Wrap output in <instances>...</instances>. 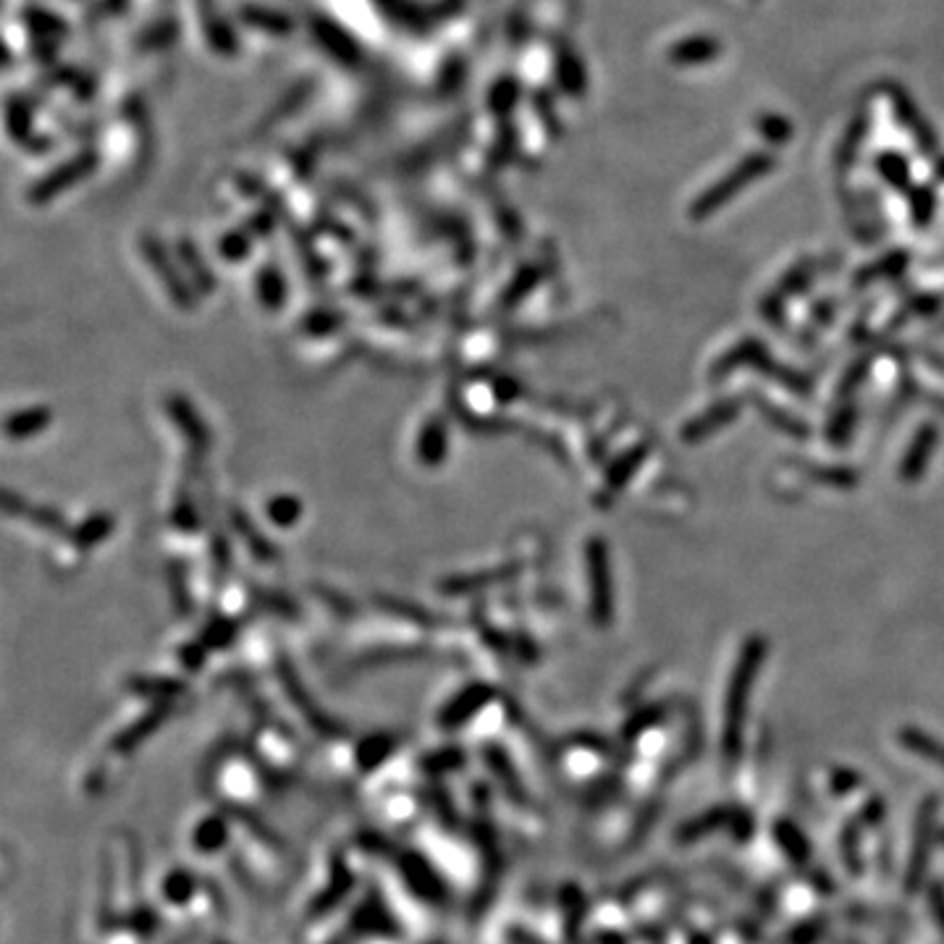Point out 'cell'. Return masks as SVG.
Returning <instances> with one entry per match:
<instances>
[{"label":"cell","instance_id":"3","mask_svg":"<svg viewBox=\"0 0 944 944\" xmlns=\"http://www.w3.org/2000/svg\"><path fill=\"white\" fill-rule=\"evenodd\" d=\"M900 742L908 751H913L916 755H921V758H927L934 766L944 769V742L934 740L931 734L921 732V729H903Z\"/></svg>","mask_w":944,"mask_h":944},{"label":"cell","instance_id":"6","mask_svg":"<svg viewBox=\"0 0 944 944\" xmlns=\"http://www.w3.org/2000/svg\"><path fill=\"white\" fill-rule=\"evenodd\" d=\"M594 583H596V611L598 614H607V604L611 607V596H609V577H607V559H604V549H594Z\"/></svg>","mask_w":944,"mask_h":944},{"label":"cell","instance_id":"5","mask_svg":"<svg viewBox=\"0 0 944 944\" xmlns=\"http://www.w3.org/2000/svg\"><path fill=\"white\" fill-rule=\"evenodd\" d=\"M732 816H734V811H727V809L706 811V813H703V816L693 818V822H688L685 826H682V829H680V843H693V839L706 837L708 832L719 829V826H725L727 822H732Z\"/></svg>","mask_w":944,"mask_h":944},{"label":"cell","instance_id":"2","mask_svg":"<svg viewBox=\"0 0 944 944\" xmlns=\"http://www.w3.org/2000/svg\"><path fill=\"white\" fill-rule=\"evenodd\" d=\"M931 824H934V800H929L927 805H921V816H918L916 843L908 865V889H918L923 874H927V863L931 852Z\"/></svg>","mask_w":944,"mask_h":944},{"label":"cell","instance_id":"4","mask_svg":"<svg viewBox=\"0 0 944 944\" xmlns=\"http://www.w3.org/2000/svg\"><path fill=\"white\" fill-rule=\"evenodd\" d=\"M774 835H777L779 848L785 850V856L790 858L792 863L803 865L805 861H809L811 848H809V843H805L803 832H800L798 826H792L790 822H779L777 826H774Z\"/></svg>","mask_w":944,"mask_h":944},{"label":"cell","instance_id":"7","mask_svg":"<svg viewBox=\"0 0 944 944\" xmlns=\"http://www.w3.org/2000/svg\"><path fill=\"white\" fill-rule=\"evenodd\" d=\"M45 418H48V415L40 413V409H35V413H27V415H16V418L11 420L9 433L11 435H27L32 431H40V428H45V422H48Z\"/></svg>","mask_w":944,"mask_h":944},{"label":"cell","instance_id":"9","mask_svg":"<svg viewBox=\"0 0 944 944\" xmlns=\"http://www.w3.org/2000/svg\"><path fill=\"white\" fill-rule=\"evenodd\" d=\"M940 843H944V829L940 832Z\"/></svg>","mask_w":944,"mask_h":944},{"label":"cell","instance_id":"1","mask_svg":"<svg viewBox=\"0 0 944 944\" xmlns=\"http://www.w3.org/2000/svg\"><path fill=\"white\" fill-rule=\"evenodd\" d=\"M761 659H764V643L753 641L751 646L742 650V659L732 674V685H729L727 708H725V755L727 761L738 758L740 738H742V719H745L748 706V690L753 685V677L758 674Z\"/></svg>","mask_w":944,"mask_h":944},{"label":"cell","instance_id":"8","mask_svg":"<svg viewBox=\"0 0 944 944\" xmlns=\"http://www.w3.org/2000/svg\"><path fill=\"white\" fill-rule=\"evenodd\" d=\"M929 897H931V913H934L936 923H940V929L944 931V889L934 887Z\"/></svg>","mask_w":944,"mask_h":944}]
</instances>
